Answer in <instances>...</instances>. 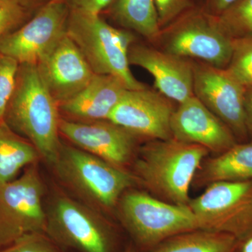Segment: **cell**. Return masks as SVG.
<instances>
[{
    "mask_svg": "<svg viewBox=\"0 0 252 252\" xmlns=\"http://www.w3.org/2000/svg\"><path fill=\"white\" fill-rule=\"evenodd\" d=\"M59 104L41 80L36 64L18 66L4 122L53 165L61 149Z\"/></svg>",
    "mask_w": 252,
    "mask_h": 252,
    "instance_id": "obj_1",
    "label": "cell"
},
{
    "mask_svg": "<svg viewBox=\"0 0 252 252\" xmlns=\"http://www.w3.org/2000/svg\"><path fill=\"white\" fill-rule=\"evenodd\" d=\"M209 151L175 138L144 146L135 162V172L147 188L170 203L188 205L189 189Z\"/></svg>",
    "mask_w": 252,
    "mask_h": 252,
    "instance_id": "obj_2",
    "label": "cell"
},
{
    "mask_svg": "<svg viewBox=\"0 0 252 252\" xmlns=\"http://www.w3.org/2000/svg\"><path fill=\"white\" fill-rule=\"evenodd\" d=\"M67 34L94 74L119 78L129 90L147 88L135 79L130 69L128 51L136 40L132 32L113 27L99 15L70 10Z\"/></svg>",
    "mask_w": 252,
    "mask_h": 252,
    "instance_id": "obj_3",
    "label": "cell"
},
{
    "mask_svg": "<svg viewBox=\"0 0 252 252\" xmlns=\"http://www.w3.org/2000/svg\"><path fill=\"white\" fill-rule=\"evenodd\" d=\"M60 178L90 203L112 208L135 185L133 175L76 147L61 145L53 164Z\"/></svg>",
    "mask_w": 252,
    "mask_h": 252,
    "instance_id": "obj_4",
    "label": "cell"
},
{
    "mask_svg": "<svg viewBox=\"0 0 252 252\" xmlns=\"http://www.w3.org/2000/svg\"><path fill=\"white\" fill-rule=\"evenodd\" d=\"M156 43L169 54L223 69L233 51V40L217 17L194 6L162 29Z\"/></svg>",
    "mask_w": 252,
    "mask_h": 252,
    "instance_id": "obj_5",
    "label": "cell"
},
{
    "mask_svg": "<svg viewBox=\"0 0 252 252\" xmlns=\"http://www.w3.org/2000/svg\"><path fill=\"white\" fill-rule=\"evenodd\" d=\"M119 210L126 228L144 246H153L175 235L200 229L188 205L165 203L143 192L124 193Z\"/></svg>",
    "mask_w": 252,
    "mask_h": 252,
    "instance_id": "obj_6",
    "label": "cell"
},
{
    "mask_svg": "<svg viewBox=\"0 0 252 252\" xmlns=\"http://www.w3.org/2000/svg\"><path fill=\"white\" fill-rule=\"evenodd\" d=\"M44 186L36 165L0 185V249L34 233H44L47 214L43 207Z\"/></svg>",
    "mask_w": 252,
    "mask_h": 252,
    "instance_id": "obj_7",
    "label": "cell"
},
{
    "mask_svg": "<svg viewBox=\"0 0 252 252\" xmlns=\"http://www.w3.org/2000/svg\"><path fill=\"white\" fill-rule=\"evenodd\" d=\"M188 206L200 229L223 232L239 239L252 228V180L212 182Z\"/></svg>",
    "mask_w": 252,
    "mask_h": 252,
    "instance_id": "obj_8",
    "label": "cell"
},
{
    "mask_svg": "<svg viewBox=\"0 0 252 252\" xmlns=\"http://www.w3.org/2000/svg\"><path fill=\"white\" fill-rule=\"evenodd\" d=\"M69 9L63 0H51L32 19L0 39V54L18 64H36L67 33Z\"/></svg>",
    "mask_w": 252,
    "mask_h": 252,
    "instance_id": "obj_9",
    "label": "cell"
},
{
    "mask_svg": "<svg viewBox=\"0 0 252 252\" xmlns=\"http://www.w3.org/2000/svg\"><path fill=\"white\" fill-rule=\"evenodd\" d=\"M193 69L194 95L229 127L235 138L246 139V88L226 69L195 61Z\"/></svg>",
    "mask_w": 252,
    "mask_h": 252,
    "instance_id": "obj_10",
    "label": "cell"
},
{
    "mask_svg": "<svg viewBox=\"0 0 252 252\" xmlns=\"http://www.w3.org/2000/svg\"><path fill=\"white\" fill-rule=\"evenodd\" d=\"M46 233L63 246L81 252H111L108 229L94 212L65 196L56 198L47 215Z\"/></svg>",
    "mask_w": 252,
    "mask_h": 252,
    "instance_id": "obj_11",
    "label": "cell"
},
{
    "mask_svg": "<svg viewBox=\"0 0 252 252\" xmlns=\"http://www.w3.org/2000/svg\"><path fill=\"white\" fill-rule=\"evenodd\" d=\"M171 101L147 88L127 90L107 120L136 136L169 140L172 138L170 122L175 111Z\"/></svg>",
    "mask_w": 252,
    "mask_h": 252,
    "instance_id": "obj_12",
    "label": "cell"
},
{
    "mask_svg": "<svg viewBox=\"0 0 252 252\" xmlns=\"http://www.w3.org/2000/svg\"><path fill=\"white\" fill-rule=\"evenodd\" d=\"M36 64L41 80L59 105L82 91L94 74L67 33Z\"/></svg>",
    "mask_w": 252,
    "mask_h": 252,
    "instance_id": "obj_13",
    "label": "cell"
},
{
    "mask_svg": "<svg viewBox=\"0 0 252 252\" xmlns=\"http://www.w3.org/2000/svg\"><path fill=\"white\" fill-rule=\"evenodd\" d=\"M60 133L81 150L122 167L130 160L137 136L108 120L61 119Z\"/></svg>",
    "mask_w": 252,
    "mask_h": 252,
    "instance_id": "obj_14",
    "label": "cell"
},
{
    "mask_svg": "<svg viewBox=\"0 0 252 252\" xmlns=\"http://www.w3.org/2000/svg\"><path fill=\"white\" fill-rule=\"evenodd\" d=\"M130 64L148 71L158 91L179 104L194 96L193 61L145 44H132Z\"/></svg>",
    "mask_w": 252,
    "mask_h": 252,
    "instance_id": "obj_15",
    "label": "cell"
},
{
    "mask_svg": "<svg viewBox=\"0 0 252 252\" xmlns=\"http://www.w3.org/2000/svg\"><path fill=\"white\" fill-rule=\"evenodd\" d=\"M170 128L172 138L215 153H223L237 144L229 127L195 95L179 104L172 114Z\"/></svg>",
    "mask_w": 252,
    "mask_h": 252,
    "instance_id": "obj_16",
    "label": "cell"
},
{
    "mask_svg": "<svg viewBox=\"0 0 252 252\" xmlns=\"http://www.w3.org/2000/svg\"><path fill=\"white\" fill-rule=\"evenodd\" d=\"M127 90L119 78L94 74L82 91L60 104V112L82 122L107 120Z\"/></svg>",
    "mask_w": 252,
    "mask_h": 252,
    "instance_id": "obj_17",
    "label": "cell"
},
{
    "mask_svg": "<svg viewBox=\"0 0 252 252\" xmlns=\"http://www.w3.org/2000/svg\"><path fill=\"white\" fill-rule=\"evenodd\" d=\"M200 180L205 182L252 180V142L234 146L204 165Z\"/></svg>",
    "mask_w": 252,
    "mask_h": 252,
    "instance_id": "obj_18",
    "label": "cell"
},
{
    "mask_svg": "<svg viewBox=\"0 0 252 252\" xmlns=\"http://www.w3.org/2000/svg\"><path fill=\"white\" fill-rule=\"evenodd\" d=\"M40 157L35 147L6 122H0V185L16 178L24 167L35 165Z\"/></svg>",
    "mask_w": 252,
    "mask_h": 252,
    "instance_id": "obj_19",
    "label": "cell"
},
{
    "mask_svg": "<svg viewBox=\"0 0 252 252\" xmlns=\"http://www.w3.org/2000/svg\"><path fill=\"white\" fill-rule=\"evenodd\" d=\"M112 14L126 30L156 43L160 34L154 0H114Z\"/></svg>",
    "mask_w": 252,
    "mask_h": 252,
    "instance_id": "obj_20",
    "label": "cell"
},
{
    "mask_svg": "<svg viewBox=\"0 0 252 252\" xmlns=\"http://www.w3.org/2000/svg\"><path fill=\"white\" fill-rule=\"evenodd\" d=\"M237 244L230 233L199 229L168 238L152 252H235Z\"/></svg>",
    "mask_w": 252,
    "mask_h": 252,
    "instance_id": "obj_21",
    "label": "cell"
},
{
    "mask_svg": "<svg viewBox=\"0 0 252 252\" xmlns=\"http://www.w3.org/2000/svg\"><path fill=\"white\" fill-rule=\"evenodd\" d=\"M217 18L233 40L252 37V0H239Z\"/></svg>",
    "mask_w": 252,
    "mask_h": 252,
    "instance_id": "obj_22",
    "label": "cell"
},
{
    "mask_svg": "<svg viewBox=\"0 0 252 252\" xmlns=\"http://www.w3.org/2000/svg\"><path fill=\"white\" fill-rule=\"evenodd\" d=\"M225 69L245 88L252 87V37L233 40V55Z\"/></svg>",
    "mask_w": 252,
    "mask_h": 252,
    "instance_id": "obj_23",
    "label": "cell"
},
{
    "mask_svg": "<svg viewBox=\"0 0 252 252\" xmlns=\"http://www.w3.org/2000/svg\"><path fill=\"white\" fill-rule=\"evenodd\" d=\"M18 66L15 60L0 54V122H4L8 104L14 94Z\"/></svg>",
    "mask_w": 252,
    "mask_h": 252,
    "instance_id": "obj_24",
    "label": "cell"
},
{
    "mask_svg": "<svg viewBox=\"0 0 252 252\" xmlns=\"http://www.w3.org/2000/svg\"><path fill=\"white\" fill-rule=\"evenodd\" d=\"M26 17V8L16 0H0V39L12 32Z\"/></svg>",
    "mask_w": 252,
    "mask_h": 252,
    "instance_id": "obj_25",
    "label": "cell"
},
{
    "mask_svg": "<svg viewBox=\"0 0 252 252\" xmlns=\"http://www.w3.org/2000/svg\"><path fill=\"white\" fill-rule=\"evenodd\" d=\"M0 252H57L54 243L44 233L26 235L9 246L0 249Z\"/></svg>",
    "mask_w": 252,
    "mask_h": 252,
    "instance_id": "obj_26",
    "label": "cell"
},
{
    "mask_svg": "<svg viewBox=\"0 0 252 252\" xmlns=\"http://www.w3.org/2000/svg\"><path fill=\"white\" fill-rule=\"evenodd\" d=\"M160 29L193 7L191 0H154Z\"/></svg>",
    "mask_w": 252,
    "mask_h": 252,
    "instance_id": "obj_27",
    "label": "cell"
},
{
    "mask_svg": "<svg viewBox=\"0 0 252 252\" xmlns=\"http://www.w3.org/2000/svg\"><path fill=\"white\" fill-rule=\"evenodd\" d=\"M114 0H67L69 9L84 14L99 15Z\"/></svg>",
    "mask_w": 252,
    "mask_h": 252,
    "instance_id": "obj_28",
    "label": "cell"
},
{
    "mask_svg": "<svg viewBox=\"0 0 252 252\" xmlns=\"http://www.w3.org/2000/svg\"><path fill=\"white\" fill-rule=\"evenodd\" d=\"M238 1L239 0H205L203 9L209 14L217 17Z\"/></svg>",
    "mask_w": 252,
    "mask_h": 252,
    "instance_id": "obj_29",
    "label": "cell"
},
{
    "mask_svg": "<svg viewBox=\"0 0 252 252\" xmlns=\"http://www.w3.org/2000/svg\"><path fill=\"white\" fill-rule=\"evenodd\" d=\"M245 110L247 130L252 137V87L246 88L245 91Z\"/></svg>",
    "mask_w": 252,
    "mask_h": 252,
    "instance_id": "obj_30",
    "label": "cell"
},
{
    "mask_svg": "<svg viewBox=\"0 0 252 252\" xmlns=\"http://www.w3.org/2000/svg\"><path fill=\"white\" fill-rule=\"evenodd\" d=\"M235 252H252V228L238 239Z\"/></svg>",
    "mask_w": 252,
    "mask_h": 252,
    "instance_id": "obj_31",
    "label": "cell"
},
{
    "mask_svg": "<svg viewBox=\"0 0 252 252\" xmlns=\"http://www.w3.org/2000/svg\"><path fill=\"white\" fill-rule=\"evenodd\" d=\"M18 3H20L21 5H23L25 7L30 6L34 1V0H16Z\"/></svg>",
    "mask_w": 252,
    "mask_h": 252,
    "instance_id": "obj_32",
    "label": "cell"
},
{
    "mask_svg": "<svg viewBox=\"0 0 252 252\" xmlns=\"http://www.w3.org/2000/svg\"><path fill=\"white\" fill-rule=\"evenodd\" d=\"M125 252H135V250H134L133 248H131V247H129V248L126 249Z\"/></svg>",
    "mask_w": 252,
    "mask_h": 252,
    "instance_id": "obj_33",
    "label": "cell"
},
{
    "mask_svg": "<svg viewBox=\"0 0 252 252\" xmlns=\"http://www.w3.org/2000/svg\"><path fill=\"white\" fill-rule=\"evenodd\" d=\"M63 1H64V0H63Z\"/></svg>",
    "mask_w": 252,
    "mask_h": 252,
    "instance_id": "obj_34",
    "label": "cell"
}]
</instances>
